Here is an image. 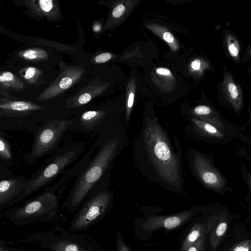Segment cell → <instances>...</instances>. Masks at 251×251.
<instances>
[{"label": "cell", "instance_id": "cell-1", "mask_svg": "<svg viewBox=\"0 0 251 251\" xmlns=\"http://www.w3.org/2000/svg\"><path fill=\"white\" fill-rule=\"evenodd\" d=\"M182 155L180 144L175 150L167 129L158 119L144 115L133 144L134 162L142 174L163 188L181 193L184 184Z\"/></svg>", "mask_w": 251, "mask_h": 251}, {"label": "cell", "instance_id": "cell-2", "mask_svg": "<svg viewBox=\"0 0 251 251\" xmlns=\"http://www.w3.org/2000/svg\"><path fill=\"white\" fill-rule=\"evenodd\" d=\"M127 144L128 140L125 134L108 139L75 177L68 196L61 205V209L74 214L97 184L110 179L112 163Z\"/></svg>", "mask_w": 251, "mask_h": 251}, {"label": "cell", "instance_id": "cell-3", "mask_svg": "<svg viewBox=\"0 0 251 251\" xmlns=\"http://www.w3.org/2000/svg\"><path fill=\"white\" fill-rule=\"evenodd\" d=\"M82 168L80 162L75 163L63 174L58 181L47 187L40 194L18 206L1 212V215L13 224L20 226L54 221L57 215L60 200L67 185Z\"/></svg>", "mask_w": 251, "mask_h": 251}, {"label": "cell", "instance_id": "cell-4", "mask_svg": "<svg viewBox=\"0 0 251 251\" xmlns=\"http://www.w3.org/2000/svg\"><path fill=\"white\" fill-rule=\"evenodd\" d=\"M13 243L34 244L49 251H100L91 235L66 230L58 223L48 229L25 234Z\"/></svg>", "mask_w": 251, "mask_h": 251}, {"label": "cell", "instance_id": "cell-5", "mask_svg": "<svg viewBox=\"0 0 251 251\" xmlns=\"http://www.w3.org/2000/svg\"><path fill=\"white\" fill-rule=\"evenodd\" d=\"M84 149L83 142H76L66 144L55 151L43 166L29 177L24 199L48 185L57 176L63 174L82 154Z\"/></svg>", "mask_w": 251, "mask_h": 251}, {"label": "cell", "instance_id": "cell-6", "mask_svg": "<svg viewBox=\"0 0 251 251\" xmlns=\"http://www.w3.org/2000/svg\"><path fill=\"white\" fill-rule=\"evenodd\" d=\"M110 179L101 181L90 191L70 222L69 231H86L97 224L108 210L114 191H109Z\"/></svg>", "mask_w": 251, "mask_h": 251}, {"label": "cell", "instance_id": "cell-7", "mask_svg": "<svg viewBox=\"0 0 251 251\" xmlns=\"http://www.w3.org/2000/svg\"><path fill=\"white\" fill-rule=\"evenodd\" d=\"M73 120L55 119L44 125L37 132L31 150L23 155V161L33 164L46 155L56 151Z\"/></svg>", "mask_w": 251, "mask_h": 251}, {"label": "cell", "instance_id": "cell-8", "mask_svg": "<svg viewBox=\"0 0 251 251\" xmlns=\"http://www.w3.org/2000/svg\"><path fill=\"white\" fill-rule=\"evenodd\" d=\"M187 158L192 174L205 187L219 192L224 191L226 180L206 154L192 148L187 151Z\"/></svg>", "mask_w": 251, "mask_h": 251}, {"label": "cell", "instance_id": "cell-9", "mask_svg": "<svg viewBox=\"0 0 251 251\" xmlns=\"http://www.w3.org/2000/svg\"><path fill=\"white\" fill-rule=\"evenodd\" d=\"M0 211L24 200L25 189L29 177L13 176L12 172L0 163Z\"/></svg>", "mask_w": 251, "mask_h": 251}, {"label": "cell", "instance_id": "cell-10", "mask_svg": "<svg viewBox=\"0 0 251 251\" xmlns=\"http://www.w3.org/2000/svg\"><path fill=\"white\" fill-rule=\"evenodd\" d=\"M233 219L226 208L219 206L215 209L209 219L208 227L210 232L209 251H217L226 236Z\"/></svg>", "mask_w": 251, "mask_h": 251}, {"label": "cell", "instance_id": "cell-11", "mask_svg": "<svg viewBox=\"0 0 251 251\" xmlns=\"http://www.w3.org/2000/svg\"><path fill=\"white\" fill-rule=\"evenodd\" d=\"M85 70L80 67H67L62 70L52 83L38 97V100H48L62 94L75 84Z\"/></svg>", "mask_w": 251, "mask_h": 251}, {"label": "cell", "instance_id": "cell-12", "mask_svg": "<svg viewBox=\"0 0 251 251\" xmlns=\"http://www.w3.org/2000/svg\"><path fill=\"white\" fill-rule=\"evenodd\" d=\"M217 251H251V233L242 222L234 223Z\"/></svg>", "mask_w": 251, "mask_h": 251}, {"label": "cell", "instance_id": "cell-13", "mask_svg": "<svg viewBox=\"0 0 251 251\" xmlns=\"http://www.w3.org/2000/svg\"><path fill=\"white\" fill-rule=\"evenodd\" d=\"M189 121L184 129L187 134L195 140L217 143L218 140L227 139L224 132L211 124L191 116Z\"/></svg>", "mask_w": 251, "mask_h": 251}, {"label": "cell", "instance_id": "cell-14", "mask_svg": "<svg viewBox=\"0 0 251 251\" xmlns=\"http://www.w3.org/2000/svg\"><path fill=\"white\" fill-rule=\"evenodd\" d=\"M43 108L42 105L24 100L1 99L0 103L1 116L12 117L27 115Z\"/></svg>", "mask_w": 251, "mask_h": 251}, {"label": "cell", "instance_id": "cell-15", "mask_svg": "<svg viewBox=\"0 0 251 251\" xmlns=\"http://www.w3.org/2000/svg\"><path fill=\"white\" fill-rule=\"evenodd\" d=\"M222 90L225 96L237 112H239L243 106V95L240 86L235 82L230 73L225 72L222 82Z\"/></svg>", "mask_w": 251, "mask_h": 251}, {"label": "cell", "instance_id": "cell-16", "mask_svg": "<svg viewBox=\"0 0 251 251\" xmlns=\"http://www.w3.org/2000/svg\"><path fill=\"white\" fill-rule=\"evenodd\" d=\"M191 114L192 116H191L211 124L224 132L227 131L226 123L217 112L208 106L198 105L192 110Z\"/></svg>", "mask_w": 251, "mask_h": 251}, {"label": "cell", "instance_id": "cell-17", "mask_svg": "<svg viewBox=\"0 0 251 251\" xmlns=\"http://www.w3.org/2000/svg\"><path fill=\"white\" fill-rule=\"evenodd\" d=\"M107 112L101 110H90L83 113L80 122L85 128L92 130L106 117Z\"/></svg>", "mask_w": 251, "mask_h": 251}, {"label": "cell", "instance_id": "cell-18", "mask_svg": "<svg viewBox=\"0 0 251 251\" xmlns=\"http://www.w3.org/2000/svg\"><path fill=\"white\" fill-rule=\"evenodd\" d=\"M1 89L20 91L25 88V85L16 75L10 72H2L0 75Z\"/></svg>", "mask_w": 251, "mask_h": 251}, {"label": "cell", "instance_id": "cell-19", "mask_svg": "<svg viewBox=\"0 0 251 251\" xmlns=\"http://www.w3.org/2000/svg\"><path fill=\"white\" fill-rule=\"evenodd\" d=\"M0 158L1 164L6 167L13 163V156L10 144L2 131L0 133Z\"/></svg>", "mask_w": 251, "mask_h": 251}, {"label": "cell", "instance_id": "cell-20", "mask_svg": "<svg viewBox=\"0 0 251 251\" xmlns=\"http://www.w3.org/2000/svg\"><path fill=\"white\" fill-rule=\"evenodd\" d=\"M225 38L229 55L235 60H238L240 50L238 41L230 33H226L225 35Z\"/></svg>", "mask_w": 251, "mask_h": 251}, {"label": "cell", "instance_id": "cell-21", "mask_svg": "<svg viewBox=\"0 0 251 251\" xmlns=\"http://www.w3.org/2000/svg\"><path fill=\"white\" fill-rule=\"evenodd\" d=\"M19 55L27 60L39 61L48 57L46 51L40 49H29L19 52Z\"/></svg>", "mask_w": 251, "mask_h": 251}, {"label": "cell", "instance_id": "cell-22", "mask_svg": "<svg viewBox=\"0 0 251 251\" xmlns=\"http://www.w3.org/2000/svg\"><path fill=\"white\" fill-rule=\"evenodd\" d=\"M41 74V70L33 67L25 68L20 73L21 75L30 83H35Z\"/></svg>", "mask_w": 251, "mask_h": 251}, {"label": "cell", "instance_id": "cell-23", "mask_svg": "<svg viewBox=\"0 0 251 251\" xmlns=\"http://www.w3.org/2000/svg\"><path fill=\"white\" fill-rule=\"evenodd\" d=\"M35 2L37 11L40 10L45 15H51V12L54 11L55 5L52 0H40Z\"/></svg>", "mask_w": 251, "mask_h": 251}, {"label": "cell", "instance_id": "cell-24", "mask_svg": "<svg viewBox=\"0 0 251 251\" xmlns=\"http://www.w3.org/2000/svg\"><path fill=\"white\" fill-rule=\"evenodd\" d=\"M204 230L203 226H199L198 228L193 230L188 235V240L189 243L195 242L201 236H204Z\"/></svg>", "mask_w": 251, "mask_h": 251}, {"label": "cell", "instance_id": "cell-25", "mask_svg": "<svg viewBox=\"0 0 251 251\" xmlns=\"http://www.w3.org/2000/svg\"><path fill=\"white\" fill-rule=\"evenodd\" d=\"M180 222L181 221L178 217H170L164 221V226L166 228L171 229L178 226Z\"/></svg>", "mask_w": 251, "mask_h": 251}, {"label": "cell", "instance_id": "cell-26", "mask_svg": "<svg viewBox=\"0 0 251 251\" xmlns=\"http://www.w3.org/2000/svg\"><path fill=\"white\" fill-rule=\"evenodd\" d=\"M8 242L0 238V251H26L21 249H17L8 246Z\"/></svg>", "mask_w": 251, "mask_h": 251}, {"label": "cell", "instance_id": "cell-27", "mask_svg": "<svg viewBox=\"0 0 251 251\" xmlns=\"http://www.w3.org/2000/svg\"><path fill=\"white\" fill-rule=\"evenodd\" d=\"M112 57V55L109 52H104L97 55L95 56L94 60L96 63H104L110 60Z\"/></svg>", "mask_w": 251, "mask_h": 251}, {"label": "cell", "instance_id": "cell-28", "mask_svg": "<svg viewBox=\"0 0 251 251\" xmlns=\"http://www.w3.org/2000/svg\"><path fill=\"white\" fill-rule=\"evenodd\" d=\"M125 10V6L122 4H119L114 9L112 15L115 18H119L124 13Z\"/></svg>", "mask_w": 251, "mask_h": 251}, {"label": "cell", "instance_id": "cell-29", "mask_svg": "<svg viewBox=\"0 0 251 251\" xmlns=\"http://www.w3.org/2000/svg\"><path fill=\"white\" fill-rule=\"evenodd\" d=\"M163 39L168 43H172L174 40L173 35L169 32H165L163 35Z\"/></svg>", "mask_w": 251, "mask_h": 251}, {"label": "cell", "instance_id": "cell-30", "mask_svg": "<svg viewBox=\"0 0 251 251\" xmlns=\"http://www.w3.org/2000/svg\"><path fill=\"white\" fill-rule=\"evenodd\" d=\"M201 62L200 59H196L191 63V67L195 70H199L200 69Z\"/></svg>", "mask_w": 251, "mask_h": 251}, {"label": "cell", "instance_id": "cell-31", "mask_svg": "<svg viewBox=\"0 0 251 251\" xmlns=\"http://www.w3.org/2000/svg\"><path fill=\"white\" fill-rule=\"evenodd\" d=\"M156 72L160 75H169L171 74L170 71L166 68H159L156 70Z\"/></svg>", "mask_w": 251, "mask_h": 251}, {"label": "cell", "instance_id": "cell-32", "mask_svg": "<svg viewBox=\"0 0 251 251\" xmlns=\"http://www.w3.org/2000/svg\"><path fill=\"white\" fill-rule=\"evenodd\" d=\"M101 27V25L99 23H95L93 26V30L95 32H98L100 30Z\"/></svg>", "mask_w": 251, "mask_h": 251}, {"label": "cell", "instance_id": "cell-33", "mask_svg": "<svg viewBox=\"0 0 251 251\" xmlns=\"http://www.w3.org/2000/svg\"><path fill=\"white\" fill-rule=\"evenodd\" d=\"M246 54L249 56H251V45L249 46L247 50H246Z\"/></svg>", "mask_w": 251, "mask_h": 251}, {"label": "cell", "instance_id": "cell-34", "mask_svg": "<svg viewBox=\"0 0 251 251\" xmlns=\"http://www.w3.org/2000/svg\"><path fill=\"white\" fill-rule=\"evenodd\" d=\"M250 182H251V178H250Z\"/></svg>", "mask_w": 251, "mask_h": 251}]
</instances>
